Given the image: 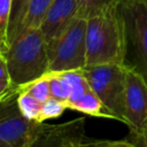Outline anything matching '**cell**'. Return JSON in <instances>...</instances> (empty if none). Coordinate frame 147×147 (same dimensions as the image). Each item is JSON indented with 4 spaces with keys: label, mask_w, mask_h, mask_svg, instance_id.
<instances>
[{
    "label": "cell",
    "mask_w": 147,
    "mask_h": 147,
    "mask_svg": "<svg viewBox=\"0 0 147 147\" xmlns=\"http://www.w3.org/2000/svg\"><path fill=\"white\" fill-rule=\"evenodd\" d=\"M76 16H78L76 0H54L39 26L46 45L52 44Z\"/></svg>",
    "instance_id": "obj_9"
},
{
    "label": "cell",
    "mask_w": 147,
    "mask_h": 147,
    "mask_svg": "<svg viewBox=\"0 0 147 147\" xmlns=\"http://www.w3.org/2000/svg\"><path fill=\"white\" fill-rule=\"evenodd\" d=\"M6 45H5V42H3V40H2V38L0 37V57L1 56H5V52H6Z\"/></svg>",
    "instance_id": "obj_24"
},
{
    "label": "cell",
    "mask_w": 147,
    "mask_h": 147,
    "mask_svg": "<svg viewBox=\"0 0 147 147\" xmlns=\"http://www.w3.org/2000/svg\"><path fill=\"white\" fill-rule=\"evenodd\" d=\"M124 16L129 45L134 55V67L147 82V3L133 1L118 5Z\"/></svg>",
    "instance_id": "obj_6"
},
{
    "label": "cell",
    "mask_w": 147,
    "mask_h": 147,
    "mask_svg": "<svg viewBox=\"0 0 147 147\" xmlns=\"http://www.w3.org/2000/svg\"><path fill=\"white\" fill-rule=\"evenodd\" d=\"M125 124L130 130L147 127V82L131 64L125 67Z\"/></svg>",
    "instance_id": "obj_7"
},
{
    "label": "cell",
    "mask_w": 147,
    "mask_h": 147,
    "mask_svg": "<svg viewBox=\"0 0 147 147\" xmlns=\"http://www.w3.org/2000/svg\"><path fill=\"white\" fill-rule=\"evenodd\" d=\"M67 103L63 101H60L54 98H49L46 101L41 103V113H40V123H44L47 119L57 118L60 117L64 110L67 109Z\"/></svg>",
    "instance_id": "obj_18"
},
{
    "label": "cell",
    "mask_w": 147,
    "mask_h": 147,
    "mask_svg": "<svg viewBox=\"0 0 147 147\" xmlns=\"http://www.w3.org/2000/svg\"><path fill=\"white\" fill-rule=\"evenodd\" d=\"M0 80H9L10 82L5 56H1L0 57Z\"/></svg>",
    "instance_id": "obj_23"
},
{
    "label": "cell",
    "mask_w": 147,
    "mask_h": 147,
    "mask_svg": "<svg viewBox=\"0 0 147 147\" xmlns=\"http://www.w3.org/2000/svg\"><path fill=\"white\" fill-rule=\"evenodd\" d=\"M10 83L15 87L26 85L48 72L47 45L39 28L20 31L5 52Z\"/></svg>",
    "instance_id": "obj_2"
},
{
    "label": "cell",
    "mask_w": 147,
    "mask_h": 147,
    "mask_svg": "<svg viewBox=\"0 0 147 147\" xmlns=\"http://www.w3.org/2000/svg\"><path fill=\"white\" fill-rule=\"evenodd\" d=\"M59 74L62 76V78L64 79V82L69 87V98L67 101V107H69L71 103L79 100L85 94V92L91 88L85 78L83 69L69 70V71H63Z\"/></svg>",
    "instance_id": "obj_11"
},
{
    "label": "cell",
    "mask_w": 147,
    "mask_h": 147,
    "mask_svg": "<svg viewBox=\"0 0 147 147\" xmlns=\"http://www.w3.org/2000/svg\"><path fill=\"white\" fill-rule=\"evenodd\" d=\"M68 108L76 110V111H79V113L85 114V115H90V116L113 118L111 114L105 107V105L99 99V96L92 91V88L87 90L85 92V94L79 100L71 103Z\"/></svg>",
    "instance_id": "obj_10"
},
{
    "label": "cell",
    "mask_w": 147,
    "mask_h": 147,
    "mask_svg": "<svg viewBox=\"0 0 147 147\" xmlns=\"http://www.w3.org/2000/svg\"><path fill=\"white\" fill-rule=\"evenodd\" d=\"M17 94L18 88L0 99V147H28L40 124L21 114Z\"/></svg>",
    "instance_id": "obj_5"
},
{
    "label": "cell",
    "mask_w": 147,
    "mask_h": 147,
    "mask_svg": "<svg viewBox=\"0 0 147 147\" xmlns=\"http://www.w3.org/2000/svg\"><path fill=\"white\" fill-rule=\"evenodd\" d=\"M18 91L21 92H26L40 102L46 101L47 99L51 98V91H49V80L47 74L26 85H23L18 87Z\"/></svg>",
    "instance_id": "obj_15"
},
{
    "label": "cell",
    "mask_w": 147,
    "mask_h": 147,
    "mask_svg": "<svg viewBox=\"0 0 147 147\" xmlns=\"http://www.w3.org/2000/svg\"><path fill=\"white\" fill-rule=\"evenodd\" d=\"M86 65L125 64L129 40L118 5L86 20Z\"/></svg>",
    "instance_id": "obj_1"
},
{
    "label": "cell",
    "mask_w": 147,
    "mask_h": 147,
    "mask_svg": "<svg viewBox=\"0 0 147 147\" xmlns=\"http://www.w3.org/2000/svg\"><path fill=\"white\" fill-rule=\"evenodd\" d=\"M83 117L62 124L40 123L28 147H65L70 141L84 138Z\"/></svg>",
    "instance_id": "obj_8"
},
{
    "label": "cell",
    "mask_w": 147,
    "mask_h": 147,
    "mask_svg": "<svg viewBox=\"0 0 147 147\" xmlns=\"http://www.w3.org/2000/svg\"><path fill=\"white\" fill-rule=\"evenodd\" d=\"M53 1L54 0H29L22 30L26 28H39L46 11L48 10Z\"/></svg>",
    "instance_id": "obj_12"
},
{
    "label": "cell",
    "mask_w": 147,
    "mask_h": 147,
    "mask_svg": "<svg viewBox=\"0 0 147 147\" xmlns=\"http://www.w3.org/2000/svg\"><path fill=\"white\" fill-rule=\"evenodd\" d=\"M29 0H11V11L8 26V46L17 33L22 30L23 21L28 10Z\"/></svg>",
    "instance_id": "obj_13"
},
{
    "label": "cell",
    "mask_w": 147,
    "mask_h": 147,
    "mask_svg": "<svg viewBox=\"0 0 147 147\" xmlns=\"http://www.w3.org/2000/svg\"><path fill=\"white\" fill-rule=\"evenodd\" d=\"M139 1H141V2H144V3H147V0H139Z\"/></svg>",
    "instance_id": "obj_26"
},
{
    "label": "cell",
    "mask_w": 147,
    "mask_h": 147,
    "mask_svg": "<svg viewBox=\"0 0 147 147\" xmlns=\"http://www.w3.org/2000/svg\"><path fill=\"white\" fill-rule=\"evenodd\" d=\"M78 5V16L88 18L107 8L118 5L115 0H76Z\"/></svg>",
    "instance_id": "obj_16"
},
{
    "label": "cell",
    "mask_w": 147,
    "mask_h": 147,
    "mask_svg": "<svg viewBox=\"0 0 147 147\" xmlns=\"http://www.w3.org/2000/svg\"><path fill=\"white\" fill-rule=\"evenodd\" d=\"M49 80V91L51 98L57 99L67 103L69 98V87L62 76L59 72H47Z\"/></svg>",
    "instance_id": "obj_17"
},
{
    "label": "cell",
    "mask_w": 147,
    "mask_h": 147,
    "mask_svg": "<svg viewBox=\"0 0 147 147\" xmlns=\"http://www.w3.org/2000/svg\"><path fill=\"white\" fill-rule=\"evenodd\" d=\"M86 18L76 16L65 30L47 46L48 72H63L86 67Z\"/></svg>",
    "instance_id": "obj_4"
},
{
    "label": "cell",
    "mask_w": 147,
    "mask_h": 147,
    "mask_svg": "<svg viewBox=\"0 0 147 147\" xmlns=\"http://www.w3.org/2000/svg\"><path fill=\"white\" fill-rule=\"evenodd\" d=\"M41 103L39 100L33 98L26 92L18 91L17 94V105L21 114L29 121L40 123V113H41Z\"/></svg>",
    "instance_id": "obj_14"
},
{
    "label": "cell",
    "mask_w": 147,
    "mask_h": 147,
    "mask_svg": "<svg viewBox=\"0 0 147 147\" xmlns=\"http://www.w3.org/2000/svg\"><path fill=\"white\" fill-rule=\"evenodd\" d=\"M11 11V0H0V37L8 47V26Z\"/></svg>",
    "instance_id": "obj_19"
},
{
    "label": "cell",
    "mask_w": 147,
    "mask_h": 147,
    "mask_svg": "<svg viewBox=\"0 0 147 147\" xmlns=\"http://www.w3.org/2000/svg\"><path fill=\"white\" fill-rule=\"evenodd\" d=\"M15 90H17V87H15L9 80H0V99L14 92Z\"/></svg>",
    "instance_id": "obj_22"
},
{
    "label": "cell",
    "mask_w": 147,
    "mask_h": 147,
    "mask_svg": "<svg viewBox=\"0 0 147 147\" xmlns=\"http://www.w3.org/2000/svg\"><path fill=\"white\" fill-rule=\"evenodd\" d=\"M118 5H123V3H129V2H133V1H139V0H115Z\"/></svg>",
    "instance_id": "obj_25"
},
{
    "label": "cell",
    "mask_w": 147,
    "mask_h": 147,
    "mask_svg": "<svg viewBox=\"0 0 147 147\" xmlns=\"http://www.w3.org/2000/svg\"><path fill=\"white\" fill-rule=\"evenodd\" d=\"M126 140L134 147H147V127L140 130H130Z\"/></svg>",
    "instance_id": "obj_21"
},
{
    "label": "cell",
    "mask_w": 147,
    "mask_h": 147,
    "mask_svg": "<svg viewBox=\"0 0 147 147\" xmlns=\"http://www.w3.org/2000/svg\"><path fill=\"white\" fill-rule=\"evenodd\" d=\"M80 147H134L125 140H85L80 142Z\"/></svg>",
    "instance_id": "obj_20"
},
{
    "label": "cell",
    "mask_w": 147,
    "mask_h": 147,
    "mask_svg": "<svg viewBox=\"0 0 147 147\" xmlns=\"http://www.w3.org/2000/svg\"><path fill=\"white\" fill-rule=\"evenodd\" d=\"M125 64L86 65L83 69L92 91L111 114L125 123Z\"/></svg>",
    "instance_id": "obj_3"
}]
</instances>
